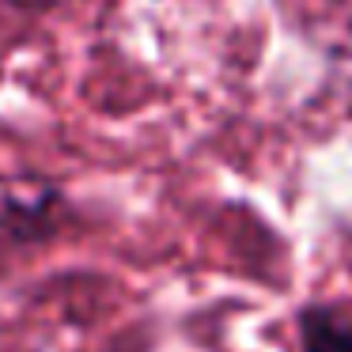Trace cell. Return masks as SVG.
I'll return each mask as SVG.
<instances>
[{
	"label": "cell",
	"mask_w": 352,
	"mask_h": 352,
	"mask_svg": "<svg viewBox=\"0 0 352 352\" xmlns=\"http://www.w3.org/2000/svg\"><path fill=\"white\" fill-rule=\"evenodd\" d=\"M303 352H352V322L333 307H307L299 314Z\"/></svg>",
	"instance_id": "1"
}]
</instances>
